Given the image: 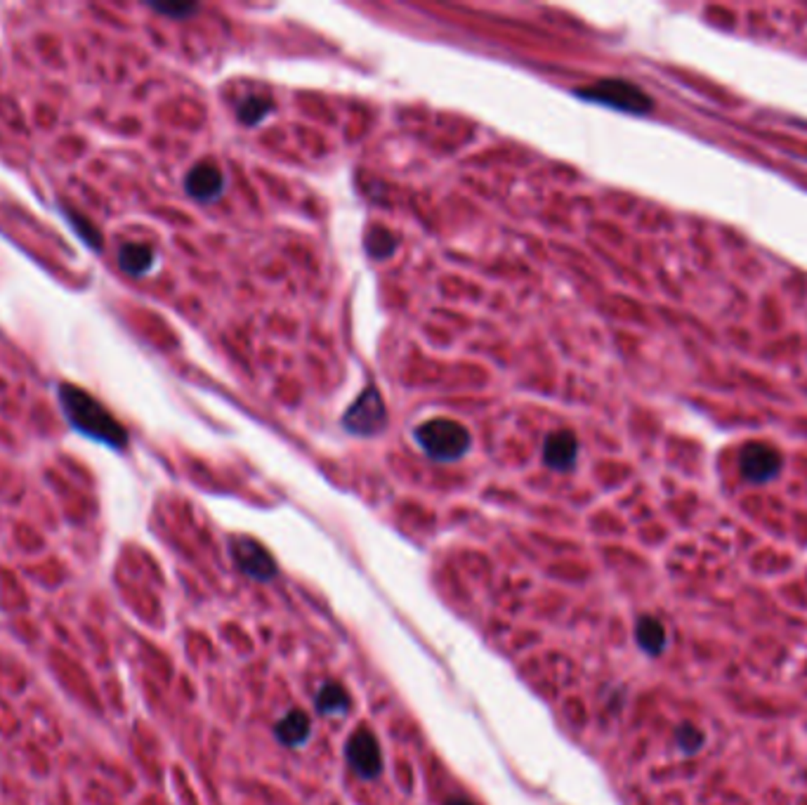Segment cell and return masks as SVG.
<instances>
[{"instance_id": "cell-5", "label": "cell", "mask_w": 807, "mask_h": 805, "mask_svg": "<svg viewBox=\"0 0 807 805\" xmlns=\"http://www.w3.org/2000/svg\"><path fill=\"white\" fill-rule=\"evenodd\" d=\"M387 423V409L376 387H366L357 397V402L345 411L343 426L352 435H376L380 433Z\"/></svg>"}, {"instance_id": "cell-6", "label": "cell", "mask_w": 807, "mask_h": 805, "mask_svg": "<svg viewBox=\"0 0 807 805\" xmlns=\"http://www.w3.org/2000/svg\"><path fill=\"white\" fill-rule=\"evenodd\" d=\"M347 763L362 779H376L383 772V752L378 744L376 735L366 728L352 732V737L345 744Z\"/></svg>"}, {"instance_id": "cell-19", "label": "cell", "mask_w": 807, "mask_h": 805, "mask_svg": "<svg viewBox=\"0 0 807 805\" xmlns=\"http://www.w3.org/2000/svg\"><path fill=\"white\" fill-rule=\"evenodd\" d=\"M444 805H472V803L468 799H458V796H453V799L446 801Z\"/></svg>"}, {"instance_id": "cell-4", "label": "cell", "mask_w": 807, "mask_h": 805, "mask_svg": "<svg viewBox=\"0 0 807 805\" xmlns=\"http://www.w3.org/2000/svg\"><path fill=\"white\" fill-rule=\"evenodd\" d=\"M784 456L765 442H751L739 453V473L751 484H767L779 477Z\"/></svg>"}, {"instance_id": "cell-16", "label": "cell", "mask_w": 807, "mask_h": 805, "mask_svg": "<svg viewBox=\"0 0 807 805\" xmlns=\"http://www.w3.org/2000/svg\"><path fill=\"white\" fill-rule=\"evenodd\" d=\"M272 107H274V104H272L269 100L253 95L239 104V109H236V116H239V121L246 123V126H257V123L263 121L265 116L272 111Z\"/></svg>"}, {"instance_id": "cell-13", "label": "cell", "mask_w": 807, "mask_h": 805, "mask_svg": "<svg viewBox=\"0 0 807 805\" xmlns=\"http://www.w3.org/2000/svg\"><path fill=\"white\" fill-rule=\"evenodd\" d=\"M314 706L322 716H345L350 711V695L340 683H323L316 692Z\"/></svg>"}, {"instance_id": "cell-15", "label": "cell", "mask_w": 807, "mask_h": 805, "mask_svg": "<svg viewBox=\"0 0 807 805\" xmlns=\"http://www.w3.org/2000/svg\"><path fill=\"white\" fill-rule=\"evenodd\" d=\"M397 248V239L395 234L383 227H373L369 232V237H366V251H369L371 257H376V260H383V257H390Z\"/></svg>"}, {"instance_id": "cell-8", "label": "cell", "mask_w": 807, "mask_h": 805, "mask_svg": "<svg viewBox=\"0 0 807 805\" xmlns=\"http://www.w3.org/2000/svg\"><path fill=\"white\" fill-rule=\"evenodd\" d=\"M224 173L217 168L213 161H201L196 163L194 168L189 170L187 177H184V190L192 199L196 201H216V199L223 197L224 191Z\"/></svg>"}, {"instance_id": "cell-10", "label": "cell", "mask_w": 807, "mask_h": 805, "mask_svg": "<svg viewBox=\"0 0 807 805\" xmlns=\"http://www.w3.org/2000/svg\"><path fill=\"white\" fill-rule=\"evenodd\" d=\"M310 732H312L310 716H307L303 709H293L276 723L274 737L279 739L283 746H293V749H296V746H303L305 742H307Z\"/></svg>"}, {"instance_id": "cell-12", "label": "cell", "mask_w": 807, "mask_h": 805, "mask_svg": "<svg viewBox=\"0 0 807 805\" xmlns=\"http://www.w3.org/2000/svg\"><path fill=\"white\" fill-rule=\"evenodd\" d=\"M635 640L647 655H661V652L666 650L668 636H666V626L659 622V619H654V616H640L638 626H635Z\"/></svg>"}, {"instance_id": "cell-9", "label": "cell", "mask_w": 807, "mask_h": 805, "mask_svg": "<svg viewBox=\"0 0 807 805\" xmlns=\"http://www.w3.org/2000/svg\"><path fill=\"white\" fill-rule=\"evenodd\" d=\"M579 459V442L574 437V433L562 430V433H552L543 444V460L545 466L559 473H567L576 466Z\"/></svg>"}, {"instance_id": "cell-14", "label": "cell", "mask_w": 807, "mask_h": 805, "mask_svg": "<svg viewBox=\"0 0 807 805\" xmlns=\"http://www.w3.org/2000/svg\"><path fill=\"white\" fill-rule=\"evenodd\" d=\"M61 213H64V217H67L69 224H71V230H74L76 234H78V237H81L83 241L90 246V248L100 251L102 234H100V230H97V227L93 224V220H88V217L81 215V213L74 208H61Z\"/></svg>"}, {"instance_id": "cell-7", "label": "cell", "mask_w": 807, "mask_h": 805, "mask_svg": "<svg viewBox=\"0 0 807 805\" xmlns=\"http://www.w3.org/2000/svg\"><path fill=\"white\" fill-rule=\"evenodd\" d=\"M232 555L243 574L253 576L257 581H269L276 576V562L267 550L249 536H239L232 541Z\"/></svg>"}, {"instance_id": "cell-17", "label": "cell", "mask_w": 807, "mask_h": 805, "mask_svg": "<svg viewBox=\"0 0 807 805\" xmlns=\"http://www.w3.org/2000/svg\"><path fill=\"white\" fill-rule=\"evenodd\" d=\"M675 739H678L680 752H685V753L701 752V746H704V742H706L704 732H701L699 728L692 723L680 725L678 732H675Z\"/></svg>"}, {"instance_id": "cell-1", "label": "cell", "mask_w": 807, "mask_h": 805, "mask_svg": "<svg viewBox=\"0 0 807 805\" xmlns=\"http://www.w3.org/2000/svg\"><path fill=\"white\" fill-rule=\"evenodd\" d=\"M57 397H60L61 411L67 416L69 426L74 430L111 449H123L128 444L126 427L104 409L102 402L94 400L93 394L86 393L83 387L71 386V383H60Z\"/></svg>"}, {"instance_id": "cell-3", "label": "cell", "mask_w": 807, "mask_h": 805, "mask_svg": "<svg viewBox=\"0 0 807 805\" xmlns=\"http://www.w3.org/2000/svg\"><path fill=\"white\" fill-rule=\"evenodd\" d=\"M576 95L588 102L605 104V107L619 109V111H628V114H647L654 107L652 97L647 95L645 90H640L638 85L628 81H621V78H605V81L592 83L588 88L576 90Z\"/></svg>"}, {"instance_id": "cell-2", "label": "cell", "mask_w": 807, "mask_h": 805, "mask_svg": "<svg viewBox=\"0 0 807 805\" xmlns=\"http://www.w3.org/2000/svg\"><path fill=\"white\" fill-rule=\"evenodd\" d=\"M416 440L430 459L444 460V463L465 456L472 444L468 427L449 419H435L418 426Z\"/></svg>"}, {"instance_id": "cell-11", "label": "cell", "mask_w": 807, "mask_h": 805, "mask_svg": "<svg viewBox=\"0 0 807 805\" xmlns=\"http://www.w3.org/2000/svg\"><path fill=\"white\" fill-rule=\"evenodd\" d=\"M118 264L130 277H144L154 270L156 251L147 244H123L118 248Z\"/></svg>"}, {"instance_id": "cell-18", "label": "cell", "mask_w": 807, "mask_h": 805, "mask_svg": "<svg viewBox=\"0 0 807 805\" xmlns=\"http://www.w3.org/2000/svg\"><path fill=\"white\" fill-rule=\"evenodd\" d=\"M151 10H156L159 14H168L173 20H184L189 14H194L199 7L192 3H151Z\"/></svg>"}]
</instances>
